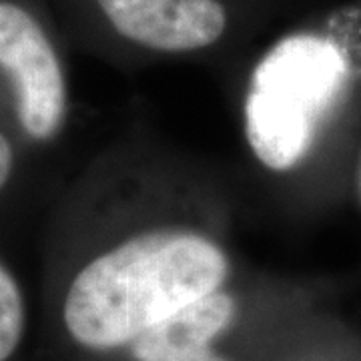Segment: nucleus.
<instances>
[{
	"instance_id": "f257e3e1",
	"label": "nucleus",
	"mask_w": 361,
	"mask_h": 361,
	"mask_svg": "<svg viewBox=\"0 0 361 361\" xmlns=\"http://www.w3.org/2000/svg\"><path fill=\"white\" fill-rule=\"evenodd\" d=\"M229 259L213 239L191 229H151L92 257L65 295L66 331L82 348L109 351L221 289Z\"/></svg>"
},
{
	"instance_id": "f03ea898",
	"label": "nucleus",
	"mask_w": 361,
	"mask_h": 361,
	"mask_svg": "<svg viewBox=\"0 0 361 361\" xmlns=\"http://www.w3.org/2000/svg\"><path fill=\"white\" fill-rule=\"evenodd\" d=\"M345 82L348 61L331 39L299 32L279 40L253 68L243 104L259 163L277 173L299 165Z\"/></svg>"
},
{
	"instance_id": "7ed1b4c3",
	"label": "nucleus",
	"mask_w": 361,
	"mask_h": 361,
	"mask_svg": "<svg viewBox=\"0 0 361 361\" xmlns=\"http://www.w3.org/2000/svg\"><path fill=\"white\" fill-rule=\"evenodd\" d=\"M0 68L11 78L23 130L35 141L52 139L68 109L65 71L39 18L13 0H0Z\"/></svg>"
},
{
	"instance_id": "20e7f679",
	"label": "nucleus",
	"mask_w": 361,
	"mask_h": 361,
	"mask_svg": "<svg viewBox=\"0 0 361 361\" xmlns=\"http://www.w3.org/2000/svg\"><path fill=\"white\" fill-rule=\"evenodd\" d=\"M123 39L157 52H195L217 44L229 26L219 0H94Z\"/></svg>"
},
{
	"instance_id": "39448f33",
	"label": "nucleus",
	"mask_w": 361,
	"mask_h": 361,
	"mask_svg": "<svg viewBox=\"0 0 361 361\" xmlns=\"http://www.w3.org/2000/svg\"><path fill=\"white\" fill-rule=\"evenodd\" d=\"M235 311L237 305L233 295L223 289L211 291L135 337L129 343L130 353L137 361H142L173 349L213 345V341L231 325Z\"/></svg>"
},
{
	"instance_id": "423d86ee",
	"label": "nucleus",
	"mask_w": 361,
	"mask_h": 361,
	"mask_svg": "<svg viewBox=\"0 0 361 361\" xmlns=\"http://www.w3.org/2000/svg\"><path fill=\"white\" fill-rule=\"evenodd\" d=\"M25 334V299L13 273L0 263V361L13 355Z\"/></svg>"
},
{
	"instance_id": "0eeeda50",
	"label": "nucleus",
	"mask_w": 361,
	"mask_h": 361,
	"mask_svg": "<svg viewBox=\"0 0 361 361\" xmlns=\"http://www.w3.org/2000/svg\"><path fill=\"white\" fill-rule=\"evenodd\" d=\"M142 361H229L217 353L213 345H199V348H183L157 353L153 357H147Z\"/></svg>"
},
{
	"instance_id": "6e6552de",
	"label": "nucleus",
	"mask_w": 361,
	"mask_h": 361,
	"mask_svg": "<svg viewBox=\"0 0 361 361\" xmlns=\"http://www.w3.org/2000/svg\"><path fill=\"white\" fill-rule=\"evenodd\" d=\"M14 169V151L13 142L8 141V137L0 130V191L6 187V183L11 180Z\"/></svg>"
},
{
	"instance_id": "1a4fd4ad",
	"label": "nucleus",
	"mask_w": 361,
	"mask_h": 361,
	"mask_svg": "<svg viewBox=\"0 0 361 361\" xmlns=\"http://www.w3.org/2000/svg\"><path fill=\"white\" fill-rule=\"evenodd\" d=\"M360 193H361V167H360Z\"/></svg>"
}]
</instances>
